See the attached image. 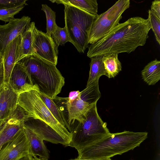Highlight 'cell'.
I'll return each instance as SVG.
<instances>
[{
    "mask_svg": "<svg viewBox=\"0 0 160 160\" xmlns=\"http://www.w3.org/2000/svg\"><path fill=\"white\" fill-rule=\"evenodd\" d=\"M151 29L148 18L139 17L119 23L108 33L88 48L87 56L112 53H129L139 46L144 45Z\"/></svg>",
    "mask_w": 160,
    "mask_h": 160,
    "instance_id": "1",
    "label": "cell"
},
{
    "mask_svg": "<svg viewBox=\"0 0 160 160\" xmlns=\"http://www.w3.org/2000/svg\"><path fill=\"white\" fill-rule=\"evenodd\" d=\"M148 135L147 132L128 131L111 133L91 145L77 150L78 156L77 158L103 159L121 155L139 146L147 138Z\"/></svg>",
    "mask_w": 160,
    "mask_h": 160,
    "instance_id": "2",
    "label": "cell"
},
{
    "mask_svg": "<svg viewBox=\"0 0 160 160\" xmlns=\"http://www.w3.org/2000/svg\"><path fill=\"white\" fill-rule=\"evenodd\" d=\"M18 62L24 67L40 93L54 99L60 92L64 78L56 65L34 54L26 56Z\"/></svg>",
    "mask_w": 160,
    "mask_h": 160,
    "instance_id": "3",
    "label": "cell"
},
{
    "mask_svg": "<svg viewBox=\"0 0 160 160\" xmlns=\"http://www.w3.org/2000/svg\"><path fill=\"white\" fill-rule=\"evenodd\" d=\"M95 103L82 123L78 122L71 127L72 136L69 146L77 150L89 146L108 136L111 133L99 116Z\"/></svg>",
    "mask_w": 160,
    "mask_h": 160,
    "instance_id": "4",
    "label": "cell"
},
{
    "mask_svg": "<svg viewBox=\"0 0 160 160\" xmlns=\"http://www.w3.org/2000/svg\"><path fill=\"white\" fill-rule=\"evenodd\" d=\"M64 5L65 26L70 42L78 52L84 53L88 47V42L90 29L98 15L95 16L74 7Z\"/></svg>",
    "mask_w": 160,
    "mask_h": 160,
    "instance_id": "5",
    "label": "cell"
},
{
    "mask_svg": "<svg viewBox=\"0 0 160 160\" xmlns=\"http://www.w3.org/2000/svg\"><path fill=\"white\" fill-rule=\"evenodd\" d=\"M18 105L27 112L29 118L45 122L69 144L72 133L54 118L41 98L37 90L31 89L19 94Z\"/></svg>",
    "mask_w": 160,
    "mask_h": 160,
    "instance_id": "6",
    "label": "cell"
},
{
    "mask_svg": "<svg viewBox=\"0 0 160 160\" xmlns=\"http://www.w3.org/2000/svg\"><path fill=\"white\" fill-rule=\"evenodd\" d=\"M130 5L129 0H119L106 11L98 15L90 29L88 44L95 43L119 24L122 13Z\"/></svg>",
    "mask_w": 160,
    "mask_h": 160,
    "instance_id": "7",
    "label": "cell"
},
{
    "mask_svg": "<svg viewBox=\"0 0 160 160\" xmlns=\"http://www.w3.org/2000/svg\"><path fill=\"white\" fill-rule=\"evenodd\" d=\"M32 46L33 54L56 66L58 50L53 40L35 26L33 31Z\"/></svg>",
    "mask_w": 160,
    "mask_h": 160,
    "instance_id": "8",
    "label": "cell"
},
{
    "mask_svg": "<svg viewBox=\"0 0 160 160\" xmlns=\"http://www.w3.org/2000/svg\"><path fill=\"white\" fill-rule=\"evenodd\" d=\"M29 155L32 156L30 146L23 128L0 149V160H18Z\"/></svg>",
    "mask_w": 160,
    "mask_h": 160,
    "instance_id": "9",
    "label": "cell"
},
{
    "mask_svg": "<svg viewBox=\"0 0 160 160\" xmlns=\"http://www.w3.org/2000/svg\"><path fill=\"white\" fill-rule=\"evenodd\" d=\"M28 16L10 19L7 24H0V52L3 54L8 44L22 34L30 23Z\"/></svg>",
    "mask_w": 160,
    "mask_h": 160,
    "instance_id": "10",
    "label": "cell"
},
{
    "mask_svg": "<svg viewBox=\"0 0 160 160\" xmlns=\"http://www.w3.org/2000/svg\"><path fill=\"white\" fill-rule=\"evenodd\" d=\"M8 85L18 95L31 89L37 90V88L33 85L31 78L26 69L18 62L15 64L12 71Z\"/></svg>",
    "mask_w": 160,
    "mask_h": 160,
    "instance_id": "11",
    "label": "cell"
},
{
    "mask_svg": "<svg viewBox=\"0 0 160 160\" xmlns=\"http://www.w3.org/2000/svg\"><path fill=\"white\" fill-rule=\"evenodd\" d=\"M24 124L44 140L55 144L60 143L65 146H69L68 142L49 126L40 120L29 118Z\"/></svg>",
    "mask_w": 160,
    "mask_h": 160,
    "instance_id": "12",
    "label": "cell"
},
{
    "mask_svg": "<svg viewBox=\"0 0 160 160\" xmlns=\"http://www.w3.org/2000/svg\"><path fill=\"white\" fill-rule=\"evenodd\" d=\"M18 95L9 85L0 89V126L18 105Z\"/></svg>",
    "mask_w": 160,
    "mask_h": 160,
    "instance_id": "13",
    "label": "cell"
},
{
    "mask_svg": "<svg viewBox=\"0 0 160 160\" xmlns=\"http://www.w3.org/2000/svg\"><path fill=\"white\" fill-rule=\"evenodd\" d=\"M79 94L74 100L70 102H68L66 98L67 101L65 103L68 112L67 122L71 129V126L75 120L79 122H83L87 113L94 104H89L82 100Z\"/></svg>",
    "mask_w": 160,
    "mask_h": 160,
    "instance_id": "14",
    "label": "cell"
},
{
    "mask_svg": "<svg viewBox=\"0 0 160 160\" xmlns=\"http://www.w3.org/2000/svg\"><path fill=\"white\" fill-rule=\"evenodd\" d=\"M21 35L17 37L8 44L2 54L5 85H8L11 73L16 63V52Z\"/></svg>",
    "mask_w": 160,
    "mask_h": 160,
    "instance_id": "15",
    "label": "cell"
},
{
    "mask_svg": "<svg viewBox=\"0 0 160 160\" xmlns=\"http://www.w3.org/2000/svg\"><path fill=\"white\" fill-rule=\"evenodd\" d=\"M23 129L28 141L31 155L39 156L43 160H48L49 155L43 140L24 123Z\"/></svg>",
    "mask_w": 160,
    "mask_h": 160,
    "instance_id": "16",
    "label": "cell"
},
{
    "mask_svg": "<svg viewBox=\"0 0 160 160\" xmlns=\"http://www.w3.org/2000/svg\"><path fill=\"white\" fill-rule=\"evenodd\" d=\"M24 123L15 118H8L0 126V149L14 139L22 129Z\"/></svg>",
    "mask_w": 160,
    "mask_h": 160,
    "instance_id": "17",
    "label": "cell"
},
{
    "mask_svg": "<svg viewBox=\"0 0 160 160\" xmlns=\"http://www.w3.org/2000/svg\"><path fill=\"white\" fill-rule=\"evenodd\" d=\"M35 26L34 22H30L21 35L16 52V63L24 57L33 54V31Z\"/></svg>",
    "mask_w": 160,
    "mask_h": 160,
    "instance_id": "18",
    "label": "cell"
},
{
    "mask_svg": "<svg viewBox=\"0 0 160 160\" xmlns=\"http://www.w3.org/2000/svg\"><path fill=\"white\" fill-rule=\"evenodd\" d=\"M52 3L62 4L74 7L91 14L97 16L98 3L97 0H50Z\"/></svg>",
    "mask_w": 160,
    "mask_h": 160,
    "instance_id": "19",
    "label": "cell"
},
{
    "mask_svg": "<svg viewBox=\"0 0 160 160\" xmlns=\"http://www.w3.org/2000/svg\"><path fill=\"white\" fill-rule=\"evenodd\" d=\"M141 74L142 79L148 85L155 84L160 79V61L156 59L149 62Z\"/></svg>",
    "mask_w": 160,
    "mask_h": 160,
    "instance_id": "20",
    "label": "cell"
},
{
    "mask_svg": "<svg viewBox=\"0 0 160 160\" xmlns=\"http://www.w3.org/2000/svg\"><path fill=\"white\" fill-rule=\"evenodd\" d=\"M103 55H98L90 58L89 76L86 87L94 81L98 79L102 75L107 76V73L102 62Z\"/></svg>",
    "mask_w": 160,
    "mask_h": 160,
    "instance_id": "21",
    "label": "cell"
},
{
    "mask_svg": "<svg viewBox=\"0 0 160 160\" xmlns=\"http://www.w3.org/2000/svg\"><path fill=\"white\" fill-rule=\"evenodd\" d=\"M118 54L112 53L104 55L102 62L109 78H114L122 70V65L118 59Z\"/></svg>",
    "mask_w": 160,
    "mask_h": 160,
    "instance_id": "22",
    "label": "cell"
},
{
    "mask_svg": "<svg viewBox=\"0 0 160 160\" xmlns=\"http://www.w3.org/2000/svg\"><path fill=\"white\" fill-rule=\"evenodd\" d=\"M38 92L41 98L54 118L71 132V128L68 123L64 113L59 108L54 99Z\"/></svg>",
    "mask_w": 160,
    "mask_h": 160,
    "instance_id": "23",
    "label": "cell"
},
{
    "mask_svg": "<svg viewBox=\"0 0 160 160\" xmlns=\"http://www.w3.org/2000/svg\"><path fill=\"white\" fill-rule=\"evenodd\" d=\"M80 97L83 101L90 105L97 103L101 97L99 89L98 79L94 81L80 92Z\"/></svg>",
    "mask_w": 160,
    "mask_h": 160,
    "instance_id": "24",
    "label": "cell"
},
{
    "mask_svg": "<svg viewBox=\"0 0 160 160\" xmlns=\"http://www.w3.org/2000/svg\"><path fill=\"white\" fill-rule=\"evenodd\" d=\"M41 10L45 13L47 21V32L46 33L49 36L54 31L57 26L55 22L56 13L47 5L42 4Z\"/></svg>",
    "mask_w": 160,
    "mask_h": 160,
    "instance_id": "25",
    "label": "cell"
},
{
    "mask_svg": "<svg viewBox=\"0 0 160 160\" xmlns=\"http://www.w3.org/2000/svg\"><path fill=\"white\" fill-rule=\"evenodd\" d=\"M27 5L26 3H23L14 6L0 9V20L5 23L14 18V16L19 13Z\"/></svg>",
    "mask_w": 160,
    "mask_h": 160,
    "instance_id": "26",
    "label": "cell"
},
{
    "mask_svg": "<svg viewBox=\"0 0 160 160\" xmlns=\"http://www.w3.org/2000/svg\"><path fill=\"white\" fill-rule=\"evenodd\" d=\"M51 37L57 48L59 45H64L67 42H70L65 26L63 28H61L57 26L55 30L52 34Z\"/></svg>",
    "mask_w": 160,
    "mask_h": 160,
    "instance_id": "27",
    "label": "cell"
},
{
    "mask_svg": "<svg viewBox=\"0 0 160 160\" xmlns=\"http://www.w3.org/2000/svg\"><path fill=\"white\" fill-rule=\"evenodd\" d=\"M148 18L151 25V29L154 34L156 40L160 44V18L151 10L148 11Z\"/></svg>",
    "mask_w": 160,
    "mask_h": 160,
    "instance_id": "28",
    "label": "cell"
},
{
    "mask_svg": "<svg viewBox=\"0 0 160 160\" xmlns=\"http://www.w3.org/2000/svg\"><path fill=\"white\" fill-rule=\"evenodd\" d=\"M27 0H0V9L12 7L26 3Z\"/></svg>",
    "mask_w": 160,
    "mask_h": 160,
    "instance_id": "29",
    "label": "cell"
},
{
    "mask_svg": "<svg viewBox=\"0 0 160 160\" xmlns=\"http://www.w3.org/2000/svg\"><path fill=\"white\" fill-rule=\"evenodd\" d=\"M151 8L150 10L160 18V0H155L152 1Z\"/></svg>",
    "mask_w": 160,
    "mask_h": 160,
    "instance_id": "30",
    "label": "cell"
},
{
    "mask_svg": "<svg viewBox=\"0 0 160 160\" xmlns=\"http://www.w3.org/2000/svg\"><path fill=\"white\" fill-rule=\"evenodd\" d=\"M5 85L4 70L3 63L0 65V89Z\"/></svg>",
    "mask_w": 160,
    "mask_h": 160,
    "instance_id": "31",
    "label": "cell"
},
{
    "mask_svg": "<svg viewBox=\"0 0 160 160\" xmlns=\"http://www.w3.org/2000/svg\"><path fill=\"white\" fill-rule=\"evenodd\" d=\"M80 92L79 91L71 92L69 93L68 97L66 98L68 102L73 100L78 97Z\"/></svg>",
    "mask_w": 160,
    "mask_h": 160,
    "instance_id": "32",
    "label": "cell"
},
{
    "mask_svg": "<svg viewBox=\"0 0 160 160\" xmlns=\"http://www.w3.org/2000/svg\"><path fill=\"white\" fill-rule=\"evenodd\" d=\"M32 156L29 155L21 158L18 160H32Z\"/></svg>",
    "mask_w": 160,
    "mask_h": 160,
    "instance_id": "33",
    "label": "cell"
},
{
    "mask_svg": "<svg viewBox=\"0 0 160 160\" xmlns=\"http://www.w3.org/2000/svg\"><path fill=\"white\" fill-rule=\"evenodd\" d=\"M69 160H112L110 158H107V159H99V160L80 159H78L76 158L75 159H70Z\"/></svg>",
    "mask_w": 160,
    "mask_h": 160,
    "instance_id": "34",
    "label": "cell"
},
{
    "mask_svg": "<svg viewBox=\"0 0 160 160\" xmlns=\"http://www.w3.org/2000/svg\"><path fill=\"white\" fill-rule=\"evenodd\" d=\"M3 55L2 52H0V65L3 63Z\"/></svg>",
    "mask_w": 160,
    "mask_h": 160,
    "instance_id": "35",
    "label": "cell"
},
{
    "mask_svg": "<svg viewBox=\"0 0 160 160\" xmlns=\"http://www.w3.org/2000/svg\"><path fill=\"white\" fill-rule=\"evenodd\" d=\"M32 160H43L41 158H38L37 156H33L32 158Z\"/></svg>",
    "mask_w": 160,
    "mask_h": 160,
    "instance_id": "36",
    "label": "cell"
}]
</instances>
